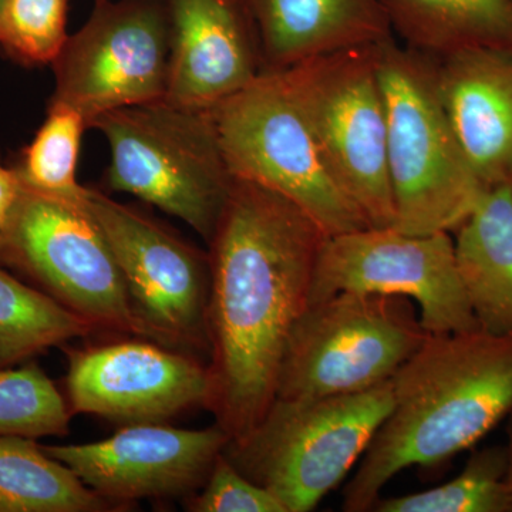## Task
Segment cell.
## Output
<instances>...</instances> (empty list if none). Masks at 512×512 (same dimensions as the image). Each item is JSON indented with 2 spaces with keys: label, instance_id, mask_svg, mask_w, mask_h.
I'll return each mask as SVG.
<instances>
[{
  "label": "cell",
  "instance_id": "26",
  "mask_svg": "<svg viewBox=\"0 0 512 512\" xmlns=\"http://www.w3.org/2000/svg\"><path fill=\"white\" fill-rule=\"evenodd\" d=\"M188 507L194 512H286L271 491L249 480L224 453Z\"/></svg>",
  "mask_w": 512,
  "mask_h": 512
},
{
  "label": "cell",
  "instance_id": "4",
  "mask_svg": "<svg viewBox=\"0 0 512 512\" xmlns=\"http://www.w3.org/2000/svg\"><path fill=\"white\" fill-rule=\"evenodd\" d=\"M110 148L106 184L180 218L210 242L235 177L211 111L157 100L94 121Z\"/></svg>",
  "mask_w": 512,
  "mask_h": 512
},
{
  "label": "cell",
  "instance_id": "1",
  "mask_svg": "<svg viewBox=\"0 0 512 512\" xmlns=\"http://www.w3.org/2000/svg\"><path fill=\"white\" fill-rule=\"evenodd\" d=\"M326 238L284 195L235 178L208 242L210 390L204 407L229 441L248 436L275 402L286 346L308 308Z\"/></svg>",
  "mask_w": 512,
  "mask_h": 512
},
{
  "label": "cell",
  "instance_id": "22",
  "mask_svg": "<svg viewBox=\"0 0 512 512\" xmlns=\"http://www.w3.org/2000/svg\"><path fill=\"white\" fill-rule=\"evenodd\" d=\"M86 128L83 117L72 107L49 103L46 120L12 165L20 187L82 204L87 187L77 181V167Z\"/></svg>",
  "mask_w": 512,
  "mask_h": 512
},
{
  "label": "cell",
  "instance_id": "28",
  "mask_svg": "<svg viewBox=\"0 0 512 512\" xmlns=\"http://www.w3.org/2000/svg\"><path fill=\"white\" fill-rule=\"evenodd\" d=\"M507 474H505V483H507L508 491H510L512 504V413L507 417Z\"/></svg>",
  "mask_w": 512,
  "mask_h": 512
},
{
  "label": "cell",
  "instance_id": "5",
  "mask_svg": "<svg viewBox=\"0 0 512 512\" xmlns=\"http://www.w3.org/2000/svg\"><path fill=\"white\" fill-rule=\"evenodd\" d=\"M393 406V383L322 399H275L248 436L224 450L249 480L309 512L359 463Z\"/></svg>",
  "mask_w": 512,
  "mask_h": 512
},
{
  "label": "cell",
  "instance_id": "16",
  "mask_svg": "<svg viewBox=\"0 0 512 512\" xmlns=\"http://www.w3.org/2000/svg\"><path fill=\"white\" fill-rule=\"evenodd\" d=\"M436 62L437 86L468 164L485 190L512 183V53L468 50Z\"/></svg>",
  "mask_w": 512,
  "mask_h": 512
},
{
  "label": "cell",
  "instance_id": "17",
  "mask_svg": "<svg viewBox=\"0 0 512 512\" xmlns=\"http://www.w3.org/2000/svg\"><path fill=\"white\" fill-rule=\"evenodd\" d=\"M264 70L394 37L379 0H242Z\"/></svg>",
  "mask_w": 512,
  "mask_h": 512
},
{
  "label": "cell",
  "instance_id": "25",
  "mask_svg": "<svg viewBox=\"0 0 512 512\" xmlns=\"http://www.w3.org/2000/svg\"><path fill=\"white\" fill-rule=\"evenodd\" d=\"M69 0H6L0 10V50L25 66L50 64L66 42Z\"/></svg>",
  "mask_w": 512,
  "mask_h": 512
},
{
  "label": "cell",
  "instance_id": "11",
  "mask_svg": "<svg viewBox=\"0 0 512 512\" xmlns=\"http://www.w3.org/2000/svg\"><path fill=\"white\" fill-rule=\"evenodd\" d=\"M84 207L109 242L150 339L208 360V252L94 188H87Z\"/></svg>",
  "mask_w": 512,
  "mask_h": 512
},
{
  "label": "cell",
  "instance_id": "9",
  "mask_svg": "<svg viewBox=\"0 0 512 512\" xmlns=\"http://www.w3.org/2000/svg\"><path fill=\"white\" fill-rule=\"evenodd\" d=\"M0 266L25 276L96 332L150 339L84 201L73 204L20 187L0 241Z\"/></svg>",
  "mask_w": 512,
  "mask_h": 512
},
{
  "label": "cell",
  "instance_id": "14",
  "mask_svg": "<svg viewBox=\"0 0 512 512\" xmlns=\"http://www.w3.org/2000/svg\"><path fill=\"white\" fill-rule=\"evenodd\" d=\"M228 443L217 423L204 430L138 423L94 443L42 447L114 507H123L202 487Z\"/></svg>",
  "mask_w": 512,
  "mask_h": 512
},
{
  "label": "cell",
  "instance_id": "15",
  "mask_svg": "<svg viewBox=\"0 0 512 512\" xmlns=\"http://www.w3.org/2000/svg\"><path fill=\"white\" fill-rule=\"evenodd\" d=\"M167 6L171 49L165 101L211 111L264 72L242 0H167Z\"/></svg>",
  "mask_w": 512,
  "mask_h": 512
},
{
  "label": "cell",
  "instance_id": "23",
  "mask_svg": "<svg viewBox=\"0 0 512 512\" xmlns=\"http://www.w3.org/2000/svg\"><path fill=\"white\" fill-rule=\"evenodd\" d=\"M505 446L478 448L463 471L439 487L400 497H380L375 512H512L505 483Z\"/></svg>",
  "mask_w": 512,
  "mask_h": 512
},
{
  "label": "cell",
  "instance_id": "20",
  "mask_svg": "<svg viewBox=\"0 0 512 512\" xmlns=\"http://www.w3.org/2000/svg\"><path fill=\"white\" fill-rule=\"evenodd\" d=\"M116 510L36 440L0 436V512Z\"/></svg>",
  "mask_w": 512,
  "mask_h": 512
},
{
  "label": "cell",
  "instance_id": "13",
  "mask_svg": "<svg viewBox=\"0 0 512 512\" xmlns=\"http://www.w3.org/2000/svg\"><path fill=\"white\" fill-rule=\"evenodd\" d=\"M66 356V400L72 414H93L126 426L164 423L207 403V360L154 340L66 349Z\"/></svg>",
  "mask_w": 512,
  "mask_h": 512
},
{
  "label": "cell",
  "instance_id": "8",
  "mask_svg": "<svg viewBox=\"0 0 512 512\" xmlns=\"http://www.w3.org/2000/svg\"><path fill=\"white\" fill-rule=\"evenodd\" d=\"M377 46L350 47L281 69L320 154L369 228L394 225Z\"/></svg>",
  "mask_w": 512,
  "mask_h": 512
},
{
  "label": "cell",
  "instance_id": "6",
  "mask_svg": "<svg viewBox=\"0 0 512 512\" xmlns=\"http://www.w3.org/2000/svg\"><path fill=\"white\" fill-rule=\"evenodd\" d=\"M430 333L404 296L339 292L311 303L296 322L276 399H322L389 382Z\"/></svg>",
  "mask_w": 512,
  "mask_h": 512
},
{
  "label": "cell",
  "instance_id": "3",
  "mask_svg": "<svg viewBox=\"0 0 512 512\" xmlns=\"http://www.w3.org/2000/svg\"><path fill=\"white\" fill-rule=\"evenodd\" d=\"M387 126L393 228L456 232L485 194L441 101L436 62L392 39L377 46Z\"/></svg>",
  "mask_w": 512,
  "mask_h": 512
},
{
  "label": "cell",
  "instance_id": "7",
  "mask_svg": "<svg viewBox=\"0 0 512 512\" xmlns=\"http://www.w3.org/2000/svg\"><path fill=\"white\" fill-rule=\"evenodd\" d=\"M211 116L235 178L284 195L328 237L369 228L330 175L281 70H264Z\"/></svg>",
  "mask_w": 512,
  "mask_h": 512
},
{
  "label": "cell",
  "instance_id": "30",
  "mask_svg": "<svg viewBox=\"0 0 512 512\" xmlns=\"http://www.w3.org/2000/svg\"><path fill=\"white\" fill-rule=\"evenodd\" d=\"M511 187H512V183H511Z\"/></svg>",
  "mask_w": 512,
  "mask_h": 512
},
{
  "label": "cell",
  "instance_id": "19",
  "mask_svg": "<svg viewBox=\"0 0 512 512\" xmlns=\"http://www.w3.org/2000/svg\"><path fill=\"white\" fill-rule=\"evenodd\" d=\"M402 45L440 59L468 50L512 53V0H379Z\"/></svg>",
  "mask_w": 512,
  "mask_h": 512
},
{
  "label": "cell",
  "instance_id": "10",
  "mask_svg": "<svg viewBox=\"0 0 512 512\" xmlns=\"http://www.w3.org/2000/svg\"><path fill=\"white\" fill-rule=\"evenodd\" d=\"M167 0H96L52 64L49 103L72 107L87 128L110 111L163 100L170 66Z\"/></svg>",
  "mask_w": 512,
  "mask_h": 512
},
{
  "label": "cell",
  "instance_id": "12",
  "mask_svg": "<svg viewBox=\"0 0 512 512\" xmlns=\"http://www.w3.org/2000/svg\"><path fill=\"white\" fill-rule=\"evenodd\" d=\"M339 292L412 299L430 335L480 329L458 272L451 232L412 235L393 227L363 228L326 238L309 305Z\"/></svg>",
  "mask_w": 512,
  "mask_h": 512
},
{
  "label": "cell",
  "instance_id": "18",
  "mask_svg": "<svg viewBox=\"0 0 512 512\" xmlns=\"http://www.w3.org/2000/svg\"><path fill=\"white\" fill-rule=\"evenodd\" d=\"M454 249L461 282L478 326L512 335V187L485 191L456 229Z\"/></svg>",
  "mask_w": 512,
  "mask_h": 512
},
{
  "label": "cell",
  "instance_id": "2",
  "mask_svg": "<svg viewBox=\"0 0 512 512\" xmlns=\"http://www.w3.org/2000/svg\"><path fill=\"white\" fill-rule=\"evenodd\" d=\"M392 383V410L343 490V511H372L397 474L444 466L510 416L512 335H430Z\"/></svg>",
  "mask_w": 512,
  "mask_h": 512
},
{
  "label": "cell",
  "instance_id": "21",
  "mask_svg": "<svg viewBox=\"0 0 512 512\" xmlns=\"http://www.w3.org/2000/svg\"><path fill=\"white\" fill-rule=\"evenodd\" d=\"M94 332L87 320L0 266V367L19 365Z\"/></svg>",
  "mask_w": 512,
  "mask_h": 512
},
{
  "label": "cell",
  "instance_id": "24",
  "mask_svg": "<svg viewBox=\"0 0 512 512\" xmlns=\"http://www.w3.org/2000/svg\"><path fill=\"white\" fill-rule=\"evenodd\" d=\"M72 416L66 397L36 363L0 367V436H66Z\"/></svg>",
  "mask_w": 512,
  "mask_h": 512
},
{
  "label": "cell",
  "instance_id": "29",
  "mask_svg": "<svg viewBox=\"0 0 512 512\" xmlns=\"http://www.w3.org/2000/svg\"><path fill=\"white\" fill-rule=\"evenodd\" d=\"M6 0H0V10H2L3 5H5Z\"/></svg>",
  "mask_w": 512,
  "mask_h": 512
},
{
  "label": "cell",
  "instance_id": "27",
  "mask_svg": "<svg viewBox=\"0 0 512 512\" xmlns=\"http://www.w3.org/2000/svg\"><path fill=\"white\" fill-rule=\"evenodd\" d=\"M20 184L12 167H6L0 157V241L15 202L18 200Z\"/></svg>",
  "mask_w": 512,
  "mask_h": 512
}]
</instances>
